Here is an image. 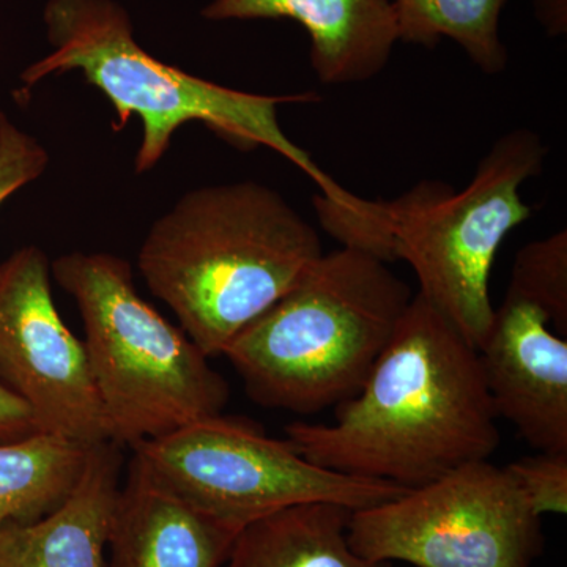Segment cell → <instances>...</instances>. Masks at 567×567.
Segmentation results:
<instances>
[{
  "mask_svg": "<svg viewBox=\"0 0 567 567\" xmlns=\"http://www.w3.org/2000/svg\"><path fill=\"white\" fill-rule=\"evenodd\" d=\"M480 354L415 293L364 385L333 424L295 421L287 442L317 466L416 488L502 443Z\"/></svg>",
  "mask_w": 567,
  "mask_h": 567,
  "instance_id": "1",
  "label": "cell"
},
{
  "mask_svg": "<svg viewBox=\"0 0 567 567\" xmlns=\"http://www.w3.org/2000/svg\"><path fill=\"white\" fill-rule=\"evenodd\" d=\"M547 147L517 128L494 142L462 192L423 181L393 200H368L349 189L334 199L316 196L324 230L344 248L385 262L405 260L420 290L475 349L494 322L491 274L507 235L533 215L520 188L540 175Z\"/></svg>",
  "mask_w": 567,
  "mask_h": 567,
  "instance_id": "2",
  "label": "cell"
},
{
  "mask_svg": "<svg viewBox=\"0 0 567 567\" xmlns=\"http://www.w3.org/2000/svg\"><path fill=\"white\" fill-rule=\"evenodd\" d=\"M322 256L319 234L281 194L240 182L186 193L153 224L137 265L212 358Z\"/></svg>",
  "mask_w": 567,
  "mask_h": 567,
  "instance_id": "3",
  "label": "cell"
},
{
  "mask_svg": "<svg viewBox=\"0 0 567 567\" xmlns=\"http://www.w3.org/2000/svg\"><path fill=\"white\" fill-rule=\"evenodd\" d=\"M413 297L385 260L342 246L323 252L223 357L257 405L322 412L361 390Z\"/></svg>",
  "mask_w": 567,
  "mask_h": 567,
  "instance_id": "4",
  "label": "cell"
},
{
  "mask_svg": "<svg viewBox=\"0 0 567 567\" xmlns=\"http://www.w3.org/2000/svg\"><path fill=\"white\" fill-rule=\"evenodd\" d=\"M43 20L52 51L25 69L21 80L33 85L78 70L110 100L115 130L137 115L142 122L137 173L158 164L181 126L203 122L246 151L268 147L279 153L319 185L320 196L344 192L289 140L278 121L279 104L320 102L316 93L257 95L175 69L137 43L128 11L115 0H48Z\"/></svg>",
  "mask_w": 567,
  "mask_h": 567,
  "instance_id": "5",
  "label": "cell"
},
{
  "mask_svg": "<svg viewBox=\"0 0 567 567\" xmlns=\"http://www.w3.org/2000/svg\"><path fill=\"white\" fill-rule=\"evenodd\" d=\"M51 271L80 309L111 442L133 447L221 415L229 385L199 346L137 293L132 265L110 252L76 251Z\"/></svg>",
  "mask_w": 567,
  "mask_h": 567,
  "instance_id": "6",
  "label": "cell"
},
{
  "mask_svg": "<svg viewBox=\"0 0 567 567\" xmlns=\"http://www.w3.org/2000/svg\"><path fill=\"white\" fill-rule=\"evenodd\" d=\"M132 450L133 457L183 502L238 527L305 503H333L358 511L406 492L317 466L287 440L270 439L223 413Z\"/></svg>",
  "mask_w": 567,
  "mask_h": 567,
  "instance_id": "7",
  "label": "cell"
},
{
  "mask_svg": "<svg viewBox=\"0 0 567 567\" xmlns=\"http://www.w3.org/2000/svg\"><path fill=\"white\" fill-rule=\"evenodd\" d=\"M349 543L374 563L415 567H532L543 551L540 517L506 466L477 461L353 511Z\"/></svg>",
  "mask_w": 567,
  "mask_h": 567,
  "instance_id": "8",
  "label": "cell"
},
{
  "mask_svg": "<svg viewBox=\"0 0 567 567\" xmlns=\"http://www.w3.org/2000/svg\"><path fill=\"white\" fill-rule=\"evenodd\" d=\"M50 276L37 246L0 262V385L32 410L40 432L111 442L84 344L59 315Z\"/></svg>",
  "mask_w": 567,
  "mask_h": 567,
  "instance_id": "9",
  "label": "cell"
},
{
  "mask_svg": "<svg viewBox=\"0 0 567 567\" xmlns=\"http://www.w3.org/2000/svg\"><path fill=\"white\" fill-rule=\"evenodd\" d=\"M496 412L536 451H567V342L535 306L505 297L477 349Z\"/></svg>",
  "mask_w": 567,
  "mask_h": 567,
  "instance_id": "10",
  "label": "cell"
},
{
  "mask_svg": "<svg viewBox=\"0 0 567 567\" xmlns=\"http://www.w3.org/2000/svg\"><path fill=\"white\" fill-rule=\"evenodd\" d=\"M203 17L298 22L311 39L312 69L328 85L372 80L399 41L393 0H212Z\"/></svg>",
  "mask_w": 567,
  "mask_h": 567,
  "instance_id": "11",
  "label": "cell"
},
{
  "mask_svg": "<svg viewBox=\"0 0 567 567\" xmlns=\"http://www.w3.org/2000/svg\"><path fill=\"white\" fill-rule=\"evenodd\" d=\"M241 528L183 502L133 457L112 516L111 567H223Z\"/></svg>",
  "mask_w": 567,
  "mask_h": 567,
  "instance_id": "12",
  "label": "cell"
},
{
  "mask_svg": "<svg viewBox=\"0 0 567 567\" xmlns=\"http://www.w3.org/2000/svg\"><path fill=\"white\" fill-rule=\"evenodd\" d=\"M121 473L117 443L91 446L80 480L61 506L32 524L0 532V567H104Z\"/></svg>",
  "mask_w": 567,
  "mask_h": 567,
  "instance_id": "13",
  "label": "cell"
},
{
  "mask_svg": "<svg viewBox=\"0 0 567 567\" xmlns=\"http://www.w3.org/2000/svg\"><path fill=\"white\" fill-rule=\"evenodd\" d=\"M352 513L333 503H305L256 518L235 537L223 567H390L350 546Z\"/></svg>",
  "mask_w": 567,
  "mask_h": 567,
  "instance_id": "14",
  "label": "cell"
},
{
  "mask_svg": "<svg viewBox=\"0 0 567 567\" xmlns=\"http://www.w3.org/2000/svg\"><path fill=\"white\" fill-rule=\"evenodd\" d=\"M89 450L48 432L0 443V532L32 524L61 506L80 480Z\"/></svg>",
  "mask_w": 567,
  "mask_h": 567,
  "instance_id": "15",
  "label": "cell"
},
{
  "mask_svg": "<svg viewBox=\"0 0 567 567\" xmlns=\"http://www.w3.org/2000/svg\"><path fill=\"white\" fill-rule=\"evenodd\" d=\"M507 0H393L399 41L435 48L456 41L470 61L486 74H499L509 55L499 18Z\"/></svg>",
  "mask_w": 567,
  "mask_h": 567,
  "instance_id": "16",
  "label": "cell"
},
{
  "mask_svg": "<svg viewBox=\"0 0 567 567\" xmlns=\"http://www.w3.org/2000/svg\"><path fill=\"white\" fill-rule=\"evenodd\" d=\"M506 297L535 306L559 336L567 334V230L529 241L514 260Z\"/></svg>",
  "mask_w": 567,
  "mask_h": 567,
  "instance_id": "17",
  "label": "cell"
},
{
  "mask_svg": "<svg viewBox=\"0 0 567 567\" xmlns=\"http://www.w3.org/2000/svg\"><path fill=\"white\" fill-rule=\"evenodd\" d=\"M522 457L506 470L516 480L518 487L537 516L567 513V451Z\"/></svg>",
  "mask_w": 567,
  "mask_h": 567,
  "instance_id": "18",
  "label": "cell"
},
{
  "mask_svg": "<svg viewBox=\"0 0 567 567\" xmlns=\"http://www.w3.org/2000/svg\"><path fill=\"white\" fill-rule=\"evenodd\" d=\"M48 163L43 145L0 111V205L41 177Z\"/></svg>",
  "mask_w": 567,
  "mask_h": 567,
  "instance_id": "19",
  "label": "cell"
},
{
  "mask_svg": "<svg viewBox=\"0 0 567 567\" xmlns=\"http://www.w3.org/2000/svg\"><path fill=\"white\" fill-rule=\"evenodd\" d=\"M40 432L32 410L0 385V443L18 442Z\"/></svg>",
  "mask_w": 567,
  "mask_h": 567,
  "instance_id": "20",
  "label": "cell"
},
{
  "mask_svg": "<svg viewBox=\"0 0 567 567\" xmlns=\"http://www.w3.org/2000/svg\"><path fill=\"white\" fill-rule=\"evenodd\" d=\"M533 9L548 37L567 33V0H533Z\"/></svg>",
  "mask_w": 567,
  "mask_h": 567,
  "instance_id": "21",
  "label": "cell"
}]
</instances>
